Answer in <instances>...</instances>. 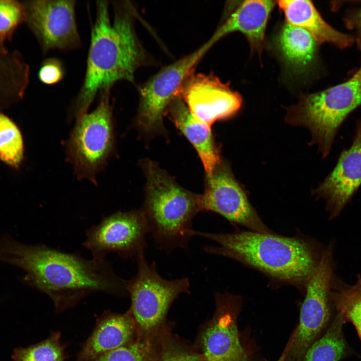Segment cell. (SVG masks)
Here are the masks:
<instances>
[{
	"mask_svg": "<svg viewBox=\"0 0 361 361\" xmlns=\"http://www.w3.org/2000/svg\"><path fill=\"white\" fill-rule=\"evenodd\" d=\"M0 262L24 270L22 281L49 296L57 311L72 307L93 293L128 294L127 280L106 259H87L44 244H23L4 235L0 237Z\"/></svg>",
	"mask_w": 361,
	"mask_h": 361,
	"instance_id": "6da1fadb",
	"label": "cell"
},
{
	"mask_svg": "<svg viewBox=\"0 0 361 361\" xmlns=\"http://www.w3.org/2000/svg\"><path fill=\"white\" fill-rule=\"evenodd\" d=\"M96 3V17L91 33L83 82L71 108L73 117L88 112L96 95L110 91L119 81L133 83L139 68L149 63L148 54L135 30L136 9L129 1Z\"/></svg>",
	"mask_w": 361,
	"mask_h": 361,
	"instance_id": "7a4b0ae2",
	"label": "cell"
},
{
	"mask_svg": "<svg viewBox=\"0 0 361 361\" xmlns=\"http://www.w3.org/2000/svg\"><path fill=\"white\" fill-rule=\"evenodd\" d=\"M193 236L218 244L204 248L209 254L248 265L274 281L297 286H305L320 259L313 244L299 237L252 231L212 233L194 230Z\"/></svg>",
	"mask_w": 361,
	"mask_h": 361,
	"instance_id": "3957f363",
	"label": "cell"
},
{
	"mask_svg": "<svg viewBox=\"0 0 361 361\" xmlns=\"http://www.w3.org/2000/svg\"><path fill=\"white\" fill-rule=\"evenodd\" d=\"M146 178L143 212L157 246L166 252L187 248L194 230L195 216L201 211L200 195L180 187L156 163L141 161Z\"/></svg>",
	"mask_w": 361,
	"mask_h": 361,
	"instance_id": "277c9868",
	"label": "cell"
},
{
	"mask_svg": "<svg viewBox=\"0 0 361 361\" xmlns=\"http://www.w3.org/2000/svg\"><path fill=\"white\" fill-rule=\"evenodd\" d=\"M361 106V64L343 83L313 93L301 95L296 104L287 109L286 123L307 128L310 145H316L322 158L329 154L341 126Z\"/></svg>",
	"mask_w": 361,
	"mask_h": 361,
	"instance_id": "5b68a950",
	"label": "cell"
},
{
	"mask_svg": "<svg viewBox=\"0 0 361 361\" xmlns=\"http://www.w3.org/2000/svg\"><path fill=\"white\" fill-rule=\"evenodd\" d=\"M137 271L127 280L126 290L137 328V337L159 336L167 327L166 317L173 302L180 294L190 293L187 277L167 280L158 273L155 262L149 264L144 253L136 257Z\"/></svg>",
	"mask_w": 361,
	"mask_h": 361,
	"instance_id": "8992f818",
	"label": "cell"
},
{
	"mask_svg": "<svg viewBox=\"0 0 361 361\" xmlns=\"http://www.w3.org/2000/svg\"><path fill=\"white\" fill-rule=\"evenodd\" d=\"M100 95L95 110L76 118L64 144L67 160L72 164L78 179L95 184L96 175L105 168L115 149L110 91Z\"/></svg>",
	"mask_w": 361,
	"mask_h": 361,
	"instance_id": "52a82bcc",
	"label": "cell"
},
{
	"mask_svg": "<svg viewBox=\"0 0 361 361\" xmlns=\"http://www.w3.org/2000/svg\"><path fill=\"white\" fill-rule=\"evenodd\" d=\"M215 44L210 40L195 51L161 68L138 88L137 126L145 133L164 130L162 117L185 80Z\"/></svg>",
	"mask_w": 361,
	"mask_h": 361,
	"instance_id": "ba28073f",
	"label": "cell"
},
{
	"mask_svg": "<svg viewBox=\"0 0 361 361\" xmlns=\"http://www.w3.org/2000/svg\"><path fill=\"white\" fill-rule=\"evenodd\" d=\"M333 274L331 250L327 248L305 284L299 321L293 334L291 346L285 361H301L306 351L318 338L330 317V291Z\"/></svg>",
	"mask_w": 361,
	"mask_h": 361,
	"instance_id": "9c48e42d",
	"label": "cell"
},
{
	"mask_svg": "<svg viewBox=\"0 0 361 361\" xmlns=\"http://www.w3.org/2000/svg\"><path fill=\"white\" fill-rule=\"evenodd\" d=\"M149 233L145 216L140 210L119 211L103 218L85 232L83 246L96 260H104L110 253L129 258L144 252Z\"/></svg>",
	"mask_w": 361,
	"mask_h": 361,
	"instance_id": "30bf717a",
	"label": "cell"
},
{
	"mask_svg": "<svg viewBox=\"0 0 361 361\" xmlns=\"http://www.w3.org/2000/svg\"><path fill=\"white\" fill-rule=\"evenodd\" d=\"M215 302V312L202 325L194 345L208 361H251L238 328L241 298L217 292Z\"/></svg>",
	"mask_w": 361,
	"mask_h": 361,
	"instance_id": "8fae6325",
	"label": "cell"
},
{
	"mask_svg": "<svg viewBox=\"0 0 361 361\" xmlns=\"http://www.w3.org/2000/svg\"><path fill=\"white\" fill-rule=\"evenodd\" d=\"M200 202L201 211L219 214L232 223L252 231L271 233L250 203L230 165L224 160L221 159L212 174L206 176L205 191L200 195Z\"/></svg>",
	"mask_w": 361,
	"mask_h": 361,
	"instance_id": "7c38bea8",
	"label": "cell"
},
{
	"mask_svg": "<svg viewBox=\"0 0 361 361\" xmlns=\"http://www.w3.org/2000/svg\"><path fill=\"white\" fill-rule=\"evenodd\" d=\"M229 85L213 73L194 71L185 80L175 96L182 99L195 117L211 126L217 120L233 116L242 106L241 96Z\"/></svg>",
	"mask_w": 361,
	"mask_h": 361,
	"instance_id": "4fadbf2b",
	"label": "cell"
},
{
	"mask_svg": "<svg viewBox=\"0 0 361 361\" xmlns=\"http://www.w3.org/2000/svg\"><path fill=\"white\" fill-rule=\"evenodd\" d=\"M73 0L34 1L28 6L30 26L43 51H66L81 46Z\"/></svg>",
	"mask_w": 361,
	"mask_h": 361,
	"instance_id": "5bb4252c",
	"label": "cell"
},
{
	"mask_svg": "<svg viewBox=\"0 0 361 361\" xmlns=\"http://www.w3.org/2000/svg\"><path fill=\"white\" fill-rule=\"evenodd\" d=\"M361 186V118L356 121L352 143L340 153L332 171L312 191L323 199L329 217L341 212Z\"/></svg>",
	"mask_w": 361,
	"mask_h": 361,
	"instance_id": "9a60e30c",
	"label": "cell"
},
{
	"mask_svg": "<svg viewBox=\"0 0 361 361\" xmlns=\"http://www.w3.org/2000/svg\"><path fill=\"white\" fill-rule=\"evenodd\" d=\"M137 337L135 320L129 308L123 313L105 312L97 320L75 361H93Z\"/></svg>",
	"mask_w": 361,
	"mask_h": 361,
	"instance_id": "2e32d148",
	"label": "cell"
},
{
	"mask_svg": "<svg viewBox=\"0 0 361 361\" xmlns=\"http://www.w3.org/2000/svg\"><path fill=\"white\" fill-rule=\"evenodd\" d=\"M276 3L270 0L243 1L210 39L215 44L227 35L239 32L247 39L252 52H257L260 56L265 46L267 23Z\"/></svg>",
	"mask_w": 361,
	"mask_h": 361,
	"instance_id": "e0dca14e",
	"label": "cell"
},
{
	"mask_svg": "<svg viewBox=\"0 0 361 361\" xmlns=\"http://www.w3.org/2000/svg\"><path fill=\"white\" fill-rule=\"evenodd\" d=\"M198 152L206 176H210L221 160L211 126L197 119L179 97L175 96L165 112Z\"/></svg>",
	"mask_w": 361,
	"mask_h": 361,
	"instance_id": "ac0fdd59",
	"label": "cell"
},
{
	"mask_svg": "<svg viewBox=\"0 0 361 361\" xmlns=\"http://www.w3.org/2000/svg\"><path fill=\"white\" fill-rule=\"evenodd\" d=\"M276 2L287 23L304 29L318 44L326 43L344 49L354 43L353 36L340 32L327 23L311 1L280 0Z\"/></svg>",
	"mask_w": 361,
	"mask_h": 361,
	"instance_id": "d6986e66",
	"label": "cell"
},
{
	"mask_svg": "<svg viewBox=\"0 0 361 361\" xmlns=\"http://www.w3.org/2000/svg\"><path fill=\"white\" fill-rule=\"evenodd\" d=\"M273 44L286 65L297 74L304 73L316 61L319 44L301 28L286 22L275 36Z\"/></svg>",
	"mask_w": 361,
	"mask_h": 361,
	"instance_id": "ffe728a7",
	"label": "cell"
},
{
	"mask_svg": "<svg viewBox=\"0 0 361 361\" xmlns=\"http://www.w3.org/2000/svg\"><path fill=\"white\" fill-rule=\"evenodd\" d=\"M344 323L337 313L325 333L310 345L301 361H339L343 357L347 347L342 332Z\"/></svg>",
	"mask_w": 361,
	"mask_h": 361,
	"instance_id": "44dd1931",
	"label": "cell"
},
{
	"mask_svg": "<svg viewBox=\"0 0 361 361\" xmlns=\"http://www.w3.org/2000/svg\"><path fill=\"white\" fill-rule=\"evenodd\" d=\"M330 299L337 313L354 326L361 341V277L353 285H341L330 289Z\"/></svg>",
	"mask_w": 361,
	"mask_h": 361,
	"instance_id": "7402d4cb",
	"label": "cell"
},
{
	"mask_svg": "<svg viewBox=\"0 0 361 361\" xmlns=\"http://www.w3.org/2000/svg\"><path fill=\"white\" fill-rule=\"evenodd\" d=\"M160 334L152 338L136 337L130 342L93 361H157L160 350Z\"/></svg>",
	"mask_w": 361,
	"mask_h": 361,
	"instance_id": "603a6c76",
	"label": "cell"
},
{
	"mask_svg": "<svg viewBox=\"0 0 361 361\" xmlns=\"http://www.w3.org/2000/svg\"><path fill=\"white\" fill-rule=\"evenodd\" d=\"M61 338L59 332H53L37 344L16 348L12 358L14 361H65V347Z\"/></svg>",
	"mask_w": 361,
	"mask_h": 361,
	"instance_id": "cb8c5ba5",
	"label": "cell"
},
{
	"mask_svg": "<svg viewBox=\"0 0 361 361\" xmlns=\"http://www.w3.org/2000/svg\"><path fill=\"white\" fill-rule=\"evenodd\" d=\"M157 361H208L195 346L172 332L168 326L161 333Z\"/></svg>",
	"mask_w": 361,
	"mask_h": 361,
	"instance_id": "d4e9b609",
	"label": "cell"
},
{
	"mask_svg": "<svg viewBox=\"0 0 361 361\" xmlns=\"http://www.w3.org/2000/svg\"><path fill=\"white\" fill-rule=\"evenodd\" d=\"M22 136L17 126L7 116L0 114V159L17 166L23 157Z\"/></svg>",
	"mask_w": 361,
	"mask_h": 361,
	"instance_id": "484cf974",
	"label": "cell"
},
{
	"mask_svg": "<svg viewBox=\"0 0 361 361\" xmlns=\"http://www.w3.org/2000/svg\"><path fill=\"white\" fill-rule=\"evenodd\" d=\"M23 9L16 1L0 0V37L11 32L22 20Z\"/></svg>",
	"mask_w": 361,
	"mask_h": 361,
	"instance_id": "4316f807",
	"label": "cell"
},
{
	"mask_svg": "<svg viewBox=\"0 0 361 361\" xmlns=\"http://www.w3.org/2000/svg\"><path fill=\"white\" fill-rule=\"evenodd\" d=\"M65 71L62 62L55 58L44 61L39 73L40 80L45 84L54 85L62 80Z\"/></svg>",
	"mask_w": 361,
	"mask_h": 361,
	"instance_id": "83f0119b",
	"label": "cell"
},
{
	"mask_svg": "<svg viewBox=\"0 0 361 361\" xmlns=\"http://www.w3.org/2000/svg\"><path fill=\"white\" fill-rule=\"evenodd\" d=\"M344 21L348 28L354 32V42L361 50V7L348 12Z\"/></svg>",
	"mask_w": 361,
	"mask_h": 361,
	"instance_id": "f1b7e54d",
	"label": "cell"
},
{
	"mask_svg": "<svg viewBox=\"0 0 361 361\" xmlns=\"http://www.w3.org/2000/svg\"><path fill=\"white\" fill-rule=\"evenodd\" d=\"M292 342V339H291V338H290L289 341L288 342L287 344H286L284 351H283L281 355H280V356L279 357V358L278 359V360L277 361H285V359L287 357V354L288 353V352L291 346Z\"/></svg>",
	"mask_w": 361,
	"mask_h": 361,
	"instance_id": "f546056e",
	"label": "cell"
}]
</instances>
